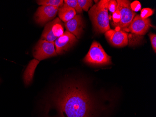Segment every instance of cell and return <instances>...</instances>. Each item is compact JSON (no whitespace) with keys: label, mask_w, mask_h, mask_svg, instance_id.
<instances>
[{"label":"cell","mask_w":156,"mask_h":117,"mask_svg":"<svg viewBox=\"0 0 156 117\" xmlns=\"http://www.w3.org/2000/svg\"><path fill=\"white\" fill-rule=\"evenodd\" d=\"M46 103L43 117H108L109 108L100 105L82 83H63Z\"/></svg>","instance_id":"1"},{"label":"cell","mask_w":156,"mask_h":117,"mask_svg":"<svg viewBox=\"0 0 156 117\" xmlns=\"http://www.w3.org/2000/svg\"><path fill=\"white\" fill-rule=\"evenodd\" d=\"M109 0H101L92 6L89 15L95 31L105 33L110 30L108 7Z\"/></svg>","instance_id":"2"},{"label":"cell","mask_w":156,"mask_h":117,"mask_svg":"<svg viewBox=\"0 0 156 117\" xmlns=\"http://www.w3.org/2000/svg\"><path fill=\"white\" fill-rule=\"evenodd\" d=\"M84 61L93 66L109 65L112 63L111 57L105 52L100 44L95 41L92 43Z\"/></svg>","instance_id":"3"},{"label":"cell","mask_w":156,"mask_h":117,"mask_svg":"<svg viewBox=\"0 0 156 117\" xmlns=\"http://www.w3.org/2000/svg\"><path fill=\"white\" fill-rule=\"evenodd\" d=\"M64 33V24L62 21L57 17L46 24L41 39L49 42H54Z\"/></svg>","instance_id":"4"},{"label":"cell","mask_w":156,"mask_h":117,"mask_svg":"<svg viewBox=\"0 0 156 117\" xmlns=\"http://www.w3.org/2000/svg\"><path fill=\"white\" fill-rule=\"evenodd\" d=\"M117 9L121 14V19L116 28L123 30L128 27L133 18L135 16L136 13L130 8V2L126 0H117Z\"/></svg>","instance_id":"5"},{"label":"cell","mask_w":156,"mask_h":117,"mask_svg":"<svg viewBox=\"0 0 156 117\" xmlns=\"http://www.w3.org/2000/svg\"><path fill=\"white\" fill-rule=\"evenodd\" d=\"M33 56L38 61L57 55L54 42L40 39L33 49Z\"/></svg>","instance_id":"6"},{"label":"cell","mask_w":156,"mask_h":117,"mask_svg":"<svg viewBox=\"0 0 156 117\" xmlns=\"http://www.w3.org/2000/svg\"><path fill=\"white\" fill-rule=\"evenodd\" d=\"M58 8L50 6H41L35 13L34 19L37 23L43 25L55 18Z\"/></svg>","instance_id":"7"},{"label":"cell","mask_w":156,"mask_h":117,"mask_svg":"<svg viewBox=\"0 0 156 117\" xmlns=\"http://www.w3.org/2000/svg\"><path fill=\"white\" fill-rule=\"evenodd\" d=\"M77 38L73 34L66 31L62 36L54 41L57 54H62L71 48L77 42Z\"/></svg>","instance_id":"8"},{"label":"cell","mask_w":156,"mask_h":117,"mask_svg":"<svg viewBox=\"0 0 156 117\" xmlns=\"http://www.w3.org/2000/svg\"><path fill=\"white\" fill-rule=\"evenodd\" d=\"M105 37L112 46L123 47L128 45V34L121 30H109L105 32Z\"/></svg>","instance_id":"9"},{"label":"cell","mask_w":156,"mask_h":117,"mask_svg":"<svg viewBox=\"0 0 156 117\" xmlns=\"http://www.w3.org/2000/svg\"><path fill=\"white\" fill-rule=\"evenodd\" d=\"M151 26V22L149 18L143 19L140 16L136 15L133 18L128 28L129 30L134 34L144 35Z\"/></svg>","instance_id":"10"},{"label":"cell","mask_w":156,"mask_h":117,"mask_svg":"<svg viewBox=\"0 0 156 117\" xmlns=\"http://www.w3.org/2000/svg\"><path fill=\"white\" fill-rule=\"evenodd\" d=\"M66 31L79 38L83 31L84 23L80 15H76L71 20L65 24Z\"/></svg>","instance_id":"11"},{"label":"cell","mask_w":156,"mask_h":117,"mask_svg":"<svg viewBox=\"0 0 156 117\" xmlns=\"http://www.w3.org/2000/svg\"><path fill=\"white\" fill-rule=\"evenodd\" d=\"M58 13L59 19L65 23L71 20L76 15L75 10L65 3L58 8Z\"/></svg>","instance_id":"12"},{"label":"cell","mask_w":156,"mask_h":117,"mask_svg":"<svg viewBox=\"0 0 156 117\" xmlns=\"http://www.w3.org/2000/svg\"><path fill=\"white\" fill-rule=\"evenodd\" d=\"M39 61L37 60H34L29 63L23 75V80L25 85H28L31 83L33 80L34 72L37 66L39 63Z\"/></svg>","instance_id":"13"},{"label":"cell","mask_w":156,"mask_h":117,"mask_svg":"<svg viewBox=\"0 0 156 117\" xmlns=\"http://www.w3.org/2000/svg\"><path fill=\"white\" fill-rule=\"evenodd\" d=\"M37 4L42 6H50L60 8L64 4L63 0H41L37 1Z\"/></svg>","instance_id":"14"},{"label":"cell","mask_w":156,"mask_h":117,"mask_svg":"<svg viewBox=\"0 0 156 117\" xmlns=\"http://www.w3.org/2000/svg\"><path fill=\"white\" fill-rule=\"evenodd\" d=\"M64 2L69 7L75 10L76 13L81 14L83 13V10L81 9L77 0H65Z\"/></svg>","instance_id":"15"},{"label":"cell","mask_w":156,"mask_h":117,"mask_svg":"<svg viewBox=\"0 0 156 117\" xmlns=\"http://www.w3.org/2000/svg\"><path fill=\"white\" fill-rule=\"evenodd\" d=\"M78 3L82 10L87 11L89 9L92 7L93 1L91 0H77Z\"/></svg>","instance_id":"16"},{"label":"cell","mask_w":156,"mask_h":117,"mask_svg":"<svg viewBox=\"0 0 156 117\" xmlns=\"http://www.w3.org/2000/svg\"><path fill=\"white\" fill-rule=\"evenodd\" d=\"M154 10L150 8H144L141 9L140 16L143 19H147L154 14Z\"/></svg>","instance_id":"17"},{"label":"cell","mask_w":156,"mask_h":117,"mask_svg":"<svg viewBox=\"0 0 156 117\" xmlns=\"http://www.w3.org/2000/svg\"><path fill=\"white\" fill-rule=\"evenodd\" d=\"M112 19H113V22L112 23V24L114 27H116V25L119 23L121 19V14L118 9H116V11L112 14Z\"/></svg>","instance_id":"18"},{"label":"cell","mask_w":156,"mask_h":117,"mask_svg":"<svg viewBox=\"0 0 156 117\" xmlns=\"http://www.w3.org/2000/svg\"><path fill=\"white\" fill-rule=\"evenodd\" d=\"M117 3L116 1L115 0H109V3L108 4V10L110 12L113 13L116 11L117 9Z\"/></svg>","instance_id":"19"},{"label":"cell","mask_w":156,"mask_h":117,"mask_svg":"<svg viewBox=\"0 0 156 117\" xmlns=\"http://www.w3.org/2000/svg\"><path fill=\"white\" fill-rule=\"evenodd\" d=\"M130 8L135 12H138L141 9V4L139 1H135L130 3Z\"/></svg>","instance_id":"20"},{"label":"cell","mask_w":156,"mask_h":117,"mask_svg":"<svg viewBox=\"0 0 156 117\" xmlns=\"http://www.w3.org/2000/svg\"><path fill=\"white\" fill-rule=\"evenodd\" d=\"M152 49L154 50V52H156V35L154 33H150L149 34Z\"/></svg>","instance_id":"21"},{"label":"cell","mask_w":156,"mask_h":117,"mask_svg":"<svg viewBox=\"0 0 156 117\" xmlns=\"http://www.w3.org/2000/svg\"><path fill=\"white\" fill-rule=\"evenodd\" d=\"M0 81H1V80H0Z\"/></svg>","instance_id":"22"}]
</instances>
